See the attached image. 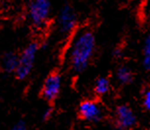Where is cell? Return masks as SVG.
<instances>
[{"instance_id":"10","label":"cell","mask_w":150,"mask_h":130,"mask_svg":"<svg viewBox=\"0 0 150 130\" xmlns=\"http://www.w3.org/2000/svg\"><path fill=\"white\" fill-rule=\"evenodd\" d=\"M141 66L147 73H150V33L144 38L141 49Z\"/></svg>"},{"instance_id":"1","label":"cell","mask_w":150,"mask_h":130,"mask_svg":"<svg viewBox=\"0 0 150 130\" xmlns=\"http://www.w3.org/2000/svg\"><path fill=\"white\" fill-rule=\"evenodd\" d=\"M96 39L92 31L83 30L74 38L70 46L69 60L70 68L75 73H83L91 61L95 51Z\"/></svg>"},{"instance_id":"14","label":"cell","mask_w":150,"mask_h":130,"mask_svg":"<svg viewBox=\"0 0 150 130\" xmlns=\"http://www.w3.org/2000/svg\"><path fill=\"white\" fill-rule=\"evenodd\" d=\"M124 55V49H122V47H116V49H114V50H113V56H114L115 58H122Z\"/></svg>"},{"instance_id":"9","label":"cell","mask_w":150,"mask_h":130,"mask_svg":"<svg viewBox=\"0 0 150 130\" xmlns=\"http://www.w3.org/2000/svg\"><path fill=\"white\" fill-rule=\"evenodd\" d=\"M19 65V55L15 52H6L2 57L1 66L5 72L12 73L15 72Z\"/></svg>"},{"instance_id":"11","label":"cell","mask_w":150,"mask_h":130,"mask_svg":"<svg viewBox=\"0 0 150 130\" xmlns=\"http://www.w3.org/2000/svg\"><path fill=\"white\" fill-rule=\"evenodd\" d=\"M94 93L99 97L107 95L111 90V84H110L109 79L107 77H99L96 79L94 87H93Z\"/></svg>"},{"instance_id":"5","label":"cell","mask_w":150,"mask_h":130,"mask_svg":"<svg viewBox=\"0 0 150 130\" xmlns=\"http://www.w3.org/2000/svg\"><path fill=\"white\" fill-rule=\"evenodd\" d=\"M58 29L62 35H69L73 33L78 24V16L75 9L69 4L61 8L57 18Z\"/></svg>"},{"instance_id":"12","label":"cell","mask_w":150,"mask_h":130,"mask_svg":"<svg viewBox=\"0 0 150 130\" xmlns=\"http://www.w3.org/2000/svg\"><path fill=\"white\" fill-rule=\"evenodd\" d=\"M141 104H142L143 109L147 111H150V88L146 89L143 93L142 99H141Z\"/></svg>"},{"instance_id":"16","label":"cell","mask_w":150,"mask_h":130,"mask_svg":"<svg viewBox=\"0 0 150 130\" xmlns=\"http://www.w3.org/2000/svg\"><path fill=\"white\" fill-rule=\"evenodd\" d=\"M1 2H10L11 0H0Z\"/></svg>"},{"instance_id":"17","label":"cell","mask_w":150,"mask_h":130,"mask_svg":"<svg viewBox=\"0 0 150 130\" xmlns=\"http://www.w3.org/2000/svg\"><path fill=\"white\" fill-rule=\"evenodd\" d=\"M149 128H150V124H149Z\"/></svg>"},{"instance_id":"2","label":"cell","mask_w":150,"mask_h":130,"mask_svg":"<svg viewBox=\"0 0 150 130\" xmlns=\"http://www.w3.org/2000/svg\"><path fill=\"white\" fill-rule=\"evenodd\" d=\"M51 12L49 0H30L28 17L33 27L40 29L47 23Z\"/></svg>"},{"instance_id":"8","label":"cell","mask_w":150,"mask_h":130,"mask_svg":"<svg viewBox=\"0 0 150 130\" xmlns=\"http://www.w3.org/2000/svg\"><path fill=\"white\" fill-rule=\"evenodd\" d=\"M115 77L121 86H128L134 82V74L132 69L128 65H120L116 70Z\"/></svg>"},{"instance_id":"4","label":"cell","mask_w":150,"mask_h":130,"mask_svg":"<svg viewBox=\"0 0 150 130\" xmlns=\"http://www.w3.org/2000/svg\"><path fill=\"white\" fill-rule=\"evenodd\" d=\"M137 125V116L129 104H123L116 107L115 126L118 129L129 130Z\"/></svg>"},{"instance_id":"6","label":"cell","mask_w":150,"mask_h":130,"mask_svg":"<svg viewBox=\"0 0 150 130\" xmlns=\"http://www.w3.org/2000/svg\"><path fill=\"white\" fill-rule=\"evenodd\" d=\"M79 115L89 123H97L102 120L104 112L101 106L93 100L83 101L79 106Z\"/></svg>"},{"instance_id":"13","label":"cell","mask_w":150,"mask_h":130,"mask_svg":"<svg viewBox=\"0 0 150 130\" xmlns=\"http://www.w3.org/2000/svg\"><path fill=\"white\" fill-rule=\"evenodd\" d=\"M52 115H53V109H51V107H48V109H46L43 111V114H42V119L49 120L50 118L52 117Z\"/></svg>"},{"instance_id":"7","label":"cell","mask_w":150,"mask_h":130,"mask_svg":"<svg viewBox=\"0 0 150 130\" xmlns=\"http://www.w3.org/2000/svg\"><path fill=\"white\" fill-rule=\"evenodd\" d=\"M62 88V78L59 73H51L44 80L41 95L48 101H55L58 98Z\"/></svg>"},{"instance_id":"15","label":"cell","mask_w":150,"mask_h":130,"mask_svg":"<svg viewBox=\"0 0 150 130\" xmlns=\"http://www.w3.org/2000/svg\"><path fill=\"white\" fill-rule=\"evenodd\" d=\"M27 127H26V123L24 122V121L22 120H19L18 122H16L14 124L13 126V129L14 130H25Z\"/></svg>"},{"instance_id":"3","label":"cell","mask_w":150,"mask_h":130,"mask_svg":"<svg viewBox=\"0 0 150 130\" xmlns=\"http://www.w3.org/2000/svg\"><path fill=\"white\" fill-rule=\"evenodd\" d=\"M38 49V44L30 42L26 46V49H24L22 54L19 55V65L15 71L16 77L19 80L26 79L30 75V73L32 72Z\"/></svg>"}]
</instances>
